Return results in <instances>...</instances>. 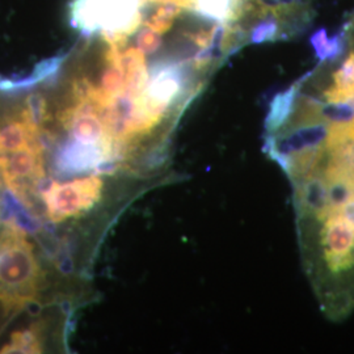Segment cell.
<instances>
[{
	"instance_id": "obj_2",
	"label": "cell",
	"mask_w": 354,
	"mask_h": 354,
	"mask_svg": "<svg viewBox=\"0 0 354 354\" xmlns=\"http://www.w3.org/2000/svg\"><path fill=\"white\" fill-rule=\"evenodd\" d=\"M299 86L301 84H294L289 88L279 92L272 99L266 120V130L269 136L279 133L289 122L298 100Z\"/></svg>"
},
{
	"instance_id": "obj_5",
	"label": "cell",
	"mask_w": 354,
	"mask_h": 354,
	"mask_svg": "<svg viewBox=\"0 0 354 354\" xmlns=\"http://www.w3.org/2000/svg\"><path fill=\"white\" fill-rule=\"evenodd\" d=\"M353 53H354V50H353Z\"/></svg>"
},
{
	"instance_id": "obj_1",
	"label": "cell",
	"mask_w": 354,
	"mask_h": 354,
	"mask_svg": "<svg viewBox=\"0 0 354 354\" xmlns=\"http://www.w3.org/2000/svg\"><path fill=\"white\" fill-rule=\"evenodd\" d=\"M37 283V264L26 235L6 230L0 236V302L16 311L35 298Z\"/></svg>"
},
{
	"instance_id": "obj_3",
	"label": "cell",
	"mask_w": 354,
	"mask_h": 354,
	"mask_svg": "<svg viewBox=\"0 0 354 354\" xmlns=\"http://www.w3.org/2000/svg\"><path fill=\"white\" fill-rule=\"evenodd\" d=\"M311 46L317 54L320 64H333L340 59L345 50V35L344 32L328 37L326 29H319L311 36Z\"/></svg>"
},
{
	"instance_id": "obj_4",
	"label": "cell",
	"mask_w": 354,
	"mask_h": 354,
	"mask_svg": "<svg viewBox=\"0 0 354 354\" xmlns=\"http://www.w3.org/2000/svg\"><path fill=\"white\" fill-rule=\"evenodd\" d=\"M299 1H302V0H299Z\"/></svg>"
}]
</instances>
